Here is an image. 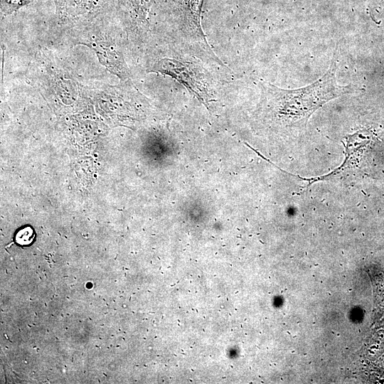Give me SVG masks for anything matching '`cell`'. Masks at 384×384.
Instances as JSON below:
<instances>
[{"instance_id": "6da1fadb", "label": "cell", "mask_w": 384, "mask_h": 384, "mask_svg": "<svg viewBox=\"0 0 384 384\" xmlns=\"http://www.w3.org/2000/svg\"><path fill=\"white\" fill-rule=\"evenodd\" d=\"M338 46L326 73L309 85L284 90L270 83H262V106L267 117L283 127L305 126L310 116L331 100L355 92L352 84L339 85L336 80Z\"/></svg>"}, {"instance_id": "7a4b0ae2", "label": "cell", "mask_w": 384, "mask_h": 384, "mask_svg": "<svg viewBox=\"0 0 384 384\" xmlns=\"http://www.w3.org/2000/svg\"><path fill=\"white\" fill-rule=\"evenodd\" d=\"M155 71L169 75L194 93L206 105L210 101V95L203 80L190 65L175 59H162L155 65Z\"/></svg>"}, {"instance_id": "3957f363", "label": "cell", "mask_w": 384, "mask_h": 384, "mask_svg": "<svg viewBox=\"0 0 384 384\" xmlns=\"http://www.w3.org/2000/svg\"><path fill=\"white\" fill-rule=\"evenodd\" d=\"M34 233L30 227L20 230L16 235V242L21 245H29L34 238Z\"/></svg>"}]
</instances>
